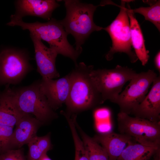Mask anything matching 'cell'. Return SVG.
Instances as JSON below:
<instances>
[{
    "mask_svg": "<svg viewBox=\"0 0 160 160\" xmlns=\"http://www.w3.org/2000/svg\"><path fill=\"white\" fill-rule=\"evenodd\" d=\"M93 69V65H87L81 62L76 65L70 73V88L65 103L69 112H80L103 103L101 95L90 76V73Z\"/></svg>",
    "mask_w": 160,
    "mask_h": 160,
    "instance_id": "6da1fadb",
    "label": "cell"
},
{
    "mask_svg": "<svg viewBox=\"0 0 160 160\" xmlns=\"http://www.w3.org/2000/svg\"><path fill=\"white\" fill-rule=\"evenodd\" d=\"M63 1L66 14L65 17L60 22L67 34H71L74 37L76 50L81 52V46L90 34L94 31H99L103 29L95 24L93 17L97 7L104 5V4L95 6L79 0Z\"/></svg>",
    "mask_w": 160,
    "mask_h": 160,
    "instance_id": "7a4b0ae2",
    "label": "cell"
},
{
    "mask_svg": "<svg viewBox=\"0 0 160 160\" xmlns=\"http://www.w3.org/2000/svg\"><path fill=\"white\" fill-rule=\"evenodd\" d=\"M7 25L10 26H18L24 30H28L41 40L47 42L49 47L57 52L71 59L77 65V60L81 52L76 51L68 42V34L60 20L52 18L48 22L38 21L26 23L22 19H12Z\"/></svg>",
    "mask_w": 160,
    "mask_h": 160,
    "instance_id": "3957f363",
    "label": "cell"
},
{
    "mask_svg": "<svg viewBox=\"0 0 160 160\" xmlns=\"http://www.w3.org/2000/svg\"><path fill=\"white\" fill-rule=\"evenodd\" d=\"M40 81L12 89L20 110L23 113L34 115L43 124L56 117L57 115L41 90Z\"/></svg>",
    "mask_w": 160,
    "mask_h": 160,
    "instance_id": "277c9868",
    "label": "cell"
},
{
    "mask_svg": "<svg viewBox=\"0 0 160 160\" xmlns=\"http://www.w3.org/2000/svg\"><path fill=\"white\" fill-rule=\"evenodd\" d=\"M137 73L132 68L117 65L112 69H93L90 75L103 102L107 100L113 102L121 92L125 84Z\"/></svg>",
    "mask_w": 160,
    "mask_h": 160,
    "instance_id": "5b68a950",
    "label": "cell"
},
{
    "mask_svg": "<svg viewBox=\"0 0 160 160\" xmlns=\"http://www.w3.org/2000/svg\"><path fill=\"white\" fill-rule=\"evenodd\" d=\"M129 1L121 0L119 6L120 11L113 22L103 29L109 35L112 42V47L105 55L108 61L112 60L116 53H124L129 57L132 63L138 60L135 52L132 50L130 23L126 3Z\"/></svg>",
    "mask_w": 160,
    "mask_h": 160,
    "instance_id": "8992f818",
    "label": "cell"
},
{
    "mask_svg": "<svg viewBox=\"0 0 160 160\" xmlns=\"http://www.w3.org/2000/svg\"><path fill=\"white\" fill-rule=\"evenodd\" d=\"M117 120L121 134L130 136L138 143L159 147L160 126L158 121L132 117L121 111L118 114Z\"/></svg>",
    "mask_w": 160,
    "mask_h": 160,
    "instance_id": "52a82bcc",
    "label": "cell"
},
{
    "mask_svg": "<svg viewBox=\"0 0 160 160\" xmlns=\"http://www.w3.org/2000/svg\"><path fill=\"white\" fill-rule=\"evenodd\" d=\"M28 54L14 48L0 52V86L17 84L32 70Z\"/></svg>",
    "mask_w": 160,
    "mask_h": 160,
    "instance_id": "ba28073f",
    "label": "cell"
},
{
    "mask_svg": "<svg viewBox=\"0 0 160 160\" xmlns=\"http://www.w3.org/2000/svg\"><path fill=\"white\" fill-rule=\"evenodd\" d=\"M157 76V74L151 70L137 73L113 102L119 105L121 112L128 114L131 113L144 99L151 85Z\"/></svg>",
    "mask_w": 160,
    "mask_h": 160,
    "instance_id": "9c48e42d",
    "label": "cell"
},
{
    "mask_svg": "<svg viewBox=\"0 0 160 160\" xmlns=\"http://www.w3.org/2000/svg\"><path fill=\"white\" fill-rule=\"evenodd\" d=\"M30 36L34 45L37 71L43 78L53 79L59 77L55 65L57 52L46 47L35 35L30 33Z\"/></svg>",
    "mask_w": 160,
    "mask_h": 160,
    "instance_id": "30bf717a",
    "label": "cell"
},
{
    "mask_svg": "<svg viewBox=\"0 0 160 160\" xmlns=\"http://www.w3.org/2000/svg\"><path fill=\"white\" fill-rule=\"evenodd\" d=\"M70 73L57 80L42 78L40 81L41 90L51 108L54 110L65 103L70 88Z\"/></svg>",
    "mask_w": 160,
    "mask_h": 160,
    "instance_id": "8fae6325",
    "label": "cell"
},
{
    "mask_svg": "<svg viewBox=\"0 0 160 160\" xmlns=\"http://www.w3.org/2000/svg\"><path fill=\"white\" fill-rule=\"evenodd\" d=\"M60 6L54 0H17L16 2V12L11 16V19H22L29 15L49 20L53 12Z\"/></svg>",
    "mask_w": 160,
    "mask_h": 160,
    "instance_id": "7c38bea8",
    "label": "cell"
},
{
    "mask_svg": "<svg viewBox=\"0 0 160 160\" xmlns=\"http://www.w3.org/2000/svg\"><path fill=\"white\" fill-rule=\"evenodd\" d=\"M149 92L131 113L136 117L158 121L160 114V77L153 80Z\"/></svg>",
    "mask_w": 160,
    "mask_h": 160,
    "instance_id": "4fadbf2b",
    "label": "cell"
},
{
    "mask_svg": "<svg viewBox=\"0 0 160 160\" xmlns=\"http://www.w3.org/2000/svg\"><path fill=\"white\" fill-rule=\"evenodd\" d=\"M42 124L32 115L25 114L16 124L13 130L11 145L12 149L20 148L36 136Z\"/></svg>",
    "mask_w": 160,
    "mask_h": 160,
    "instance_id": "5bb4252c",
    "label": "cell"
},
{
    "mask_svg": "<svg viewBox=\"0 0 160 160\" xmlns=\"http://www.w3.org/2000/svg\"><path fill=\"white\" fill-rule=\"evenodd\" d=\"M9 85L0 92V125L14 127L25 114L19 108Z\"/></svg>",
    "mask_w": 160,
    "mask_h": 160,
    "instance_id": "9a60e30c",
    "label": "cell"
},
{
    "mask_svg": "<svg viewBox=\"0 0 160 160\" xmlns=\"http://www.w3.org/2000/svg\"><path fill=\"white\" fill-rule=\"evenodd\" d=\"M93 139L105 150L109 160H117L123 151L133 141L128 135L109 132L95 135Z\"/></svg>",
    "mask_w": 160,
    "mask_h": 160,
    "instance_id": "2e32d148",
    "label": "cell"
},
{
    "mask_svg": "<svg viewBox=\"0 0 160 160\" xmlns=\"http://www.w3.org/2000/svg\"><path fill=\"white\" fill-rule=\"evenodd\" d=\"M127 6L132 45L138 59L141 61L143 65L145 66L149 59V52L146 49L145 41L140 26L129 3H127Z\"/></svg>",
    "mask_w": 160,
    "mask_h": 160,
    "instance_id": "e0dca14e",
    "label": "cell"
},
{
    "mask_svg": "<svg viewBox=\"0 0 160 160\" xmlns=\"http://www.w3.org/2000/svg\"><path fill=\"white\" fill-rule=\"evenodd\" d=\"M159 147L130 142L123 151L117 160H149L156 153Z\"/></svg>",
    "mask_w": 160,
    "mask_h": 160,
    "instance_id": "ac0fdd59",
    "label": "cell"
},
{
    "mask_svg": "<svg viewBox=\"0 0 160 160\" xmlns=\"http://www.w3.org/2000/svg\"><path fill=\"white\" fill-rule=\"evenodd\" d=\"M27 144L28 148L27 160H38L52 148L49 134L42 137L36 135Z\"/></svg>",
    "mask_w": 160,
    "mask_h": 160,
    "instance_id": "d6986e66",
    "label": "cell"
},
{
    "mask_svg": "<svg viewBox=\"0 0 160 160\" xmlns=\"http://www.w3.org/2000/svg\"><path fill=\"white\" fill-rule=\"evenodd\" d=\"M75 125L80 133L88 153L89 160H109L107 153L104 148L93 138L89 137Z\"/></svg>",
    "mask_w": 160,
    "mask_h": 160,
    "instance_id": "ffe728a7",
    "label": "cell"
},
{
    "mask_svg": "<svg viewBox=\"0 0 160 160\" xmlns=\"http://www.w3.org/2000/svg\"><path fill=\"white\" fill-rule=\"evenodd\" d=\"M134 13L143 15L145 20L153 23L160 32V1H156L149 7H141L132 9Z\"/></svg>",
    "mask_w": 160,
    "mask_h": 160,
    "instance_id": "44dd1931",
    "label": "cell"
},
{
    "mask_svg": "<svg viewBox=\"0 0 160 160\" xmlns=\"http://www.w3.org/2000/svg\"><path fill=\"white\" fill-rule=\"evenodd\" d=\"M73 136L75 148L74 160H89L87 150L84 143L78 135L74 120L72 118H66Z\"/></svg>",
    "mask_w": 160,
    "mask_h": 160,
    "instance_id": "7402d4cb",
    "label": "cell"
},
{
    "mask_svg": "<svg viewBox=\"0 0 160 160\" xmlns=\"http://www.w3.org/2000/svg\"><path fill=\"white\" fill-rule=\"evenodd\" d=\"M13 128L0 125V154L12 149L11 142Z\"/></svg>",
    "mask_w": 160,
    "mask_h": 160,
    "instance_id": "603a6c76",
    "label": "cell"
},
{
    "mask_svg": "<svg viewBox=\"0 0 160 160\" xmlns=\"http://www.w3.org/2000/svg\"><path fill=\"white\" fill-rule=\"evenodd\" d=\"M0 160H26L22 149H11L0 154Z\"/></svg>",
    "mask_w": 160,
    "mask_h": 160,
    "instance_id": "cb8c5ba5",
    "label": "cell"
},
{
    "mask_svg": "<svg viewBox=\"0 0 160 160\" xmlns=\"http://www.w3.org/2000/svg\"><path fill=\"white\" fill-rule=\"evenodd\" d=\"M154 63L156 69L159 73L160 72V51L156 54L154 59Z\"/></svg>",
    "mask_w": 160,
    "mask_h": 160,
    "instance_id": "d4e9b609",
    "label": "cell"
},
{
    "mask_svg": "<svg viewBox=\"0 0 160 160\" xmlns=\"http://www.w3.org/2000/svg\"><path fill=\"white\" fill-rule=\"evenodd\" d=\"M38 160H52L47 156V153H45L42 155Z\"/></svg>",
    "mask_w": 160,
    "mask_h": 160,
    "instance_id": "484cf974",
    "label": "cell"
},
{
    "mask_svg": "<svg viewBox=\"0 0 160 160\" xmlns=\"http://www.w3.org/2000/svg\"><path fill=\"white\" fill-rule=\"evenodd\" d=\"M156 154L153 160H160V155L159 149L156 152Z\"/></svg>",
    "mask_w": 160,
    "mask_h": 160,
    "instance_id": "4316f807",
    "label": "cell"
}]
</instances>
